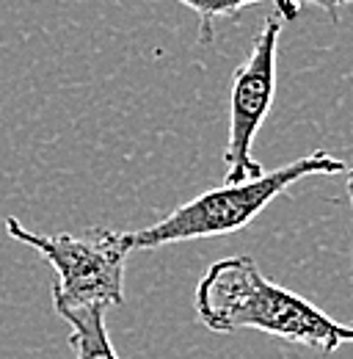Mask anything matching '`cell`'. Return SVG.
Masks as SVG:
<instances>
[{
    "label": "cell",
    "instance_id": "obj_5",
    "mask_svg": "<svg viewBox=\"0 0 353 359\" xmlns=\"http://www.w3.org/2000/svg\"><path fill=\"white\" fill-rule=\"evenodd\" d=\"M176 3H182L185 8H191L199 17V42L210 45L213 42V22L219 17H237L243 8L254 6V3H273L282 22H293L301 11V3L326 8L331 22H340V8L353 3V0H176Z\"/></svg>",
    "mask_w": 353,
    "mask_h": 359
},
{
    "label": "cell",
    "instance_id": "obj_3",
    "mask_svg": "<svg viewBox=\"0 0 353 359\" xmlns=\"http://www.w3.org/2000/svg\"><path fill=\"white\" fill-rule=\"evenodd\" d=\"M8 238L36 249L55 271L53 307L58 315L78 310H111L125 302V266L130 232L88 229L83 235H39L20 219H6Z\"/></svg>",
    "mask_w": 353,
    "mask_h": 359
},
{
    "label": "cell",
    "instance_id": "obj_7",
    "mask_svg": "<svg viewBox=\"0 0 353 359\" xmlns=\"http://www.w3.org/2000/svg\"><path fill=\"white\" fill-rule=\"evenodd\" d=\"M348 196H351V216H353V166H348Z\"/></svg>",
    "mask_w": 353,
    "mask_h": 359
},
{
    "label": "cell",
    "instance_id": "obj_4",
    "mask_svg": "<svg viewBox=\"0 0 353 359\" xmlns=\"http://www.w3.org/2000/svg\"><path fill=\"white\" fill-rule=\"evenodd\" d=\"M282 20L279 14H268L260 34L251 42L249 58L235 69L229 91V135L223 149L226 185L246 182L263 175V166L254 161L251 147L270 114L276 94V50H279Z\"/></svg>",
    "mask_w": 353,
    "mask_h": 359
},
{
    "label": "cell",
    "instance_id": "obj_6",
    "mask_svg": "<svg viewBox=\"0 0 353 359\" xmlns=\"http://www.w3.org/2000/svg\"><path fill=\"white\" fill-rule=\"evenodd\" d=\"M61 318L72 329L69 348L75 351V359H119L105 326V310H78Z\"/></svg>",
    "mask_w": 353,
    "mask_h": 359
},
{
    "label": "cell",
    "instance_id": "obj_2",
    "mask_svg": "<svg viewBox=\"0 0 353 359\" xmlns=\"http://www.w3.org/2000/svg\"><path fill=\"white\" fill-rule=\"evenodd\" d=\"M340 172H348L345 161H340L323 149H314L287 166H279L276 172H268V175L263 172L260 177L235 182V185L223 182L221 188H210V191L193 196L191 202L179 205L158 224L130 232V249L132 252L160 249V246L182 243V241L240 232L251 224L279 194H284L298 180L312 177V175H340Z\"/></svg>",
    "mask_w": 353,
    "mask_h": 359
},
{
    "label": "cell",
    "instance_id": "obj_1",
    "mask_svg": "<svg viewBox=\"0 0 353 359\" xmlns=\"http://www.w3.org/2000/svg\"><path fill=\"white\" fill-rule=\"evenodd\" d=\"M193 310L219 334L254 329L323 354L353 343V326L334 320L298 293L273 285L249 255L213 263L196 285Z\"/></svg>",
    "mask_w": 353,
    "mask_h": 359
}]
</instances>
